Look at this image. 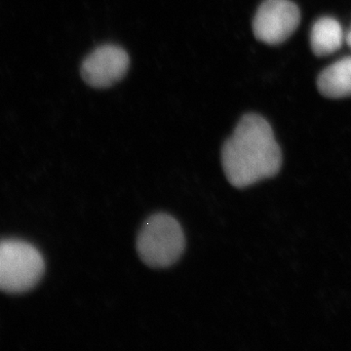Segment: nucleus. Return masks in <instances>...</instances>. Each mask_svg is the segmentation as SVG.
<instances>
[{"mask_svg": "<svg viewBox=\"0 0 351 351\" xmlns=\"http://www.w3.org/2000/svg\"><path fill=\"white\" fill-rule=\"evenodd\" d=\"M221 165L237 189L276 177L282 167V152L267 120L256 113L244 115L221 147Z\"/></svg>", "mask_w": 351, "mask_h": 351, "instance_id": "obj_1", "label": "nucleus"}, {"mask_svg": "<svg viewBox=\"0 0 351 351\" xmlns=\"http://www.w3.org/2000/svg\"><path fill=\"white\" fill-rule=\"evenodd\" d=\"M186 239L177 219L158 213L147 219L138 233L137 251L141 260L154 269L174 265L184 253Z\"/></svg>", "mask_w": 351, "mask_h": 351, "instance_id": "obj_2", "label": "nucleus"}, {"mask_svg": "<svg viewBox=\"0 0 351 351\" xmlns=\"http://www.w3.org/2000/svg\"><path fill=\"white\" fill-rule=\"evenodd\" d=\"M45 263L40 252L20 240L0 241V291L20 294L40 281Z\"/></svg>", "mask_w": 351, "mask_h": 351, "instance_id": "obj_3", "label": "nucleus"}, {"mask_svg": "<svg viewBox=\"0 0 351 351\" xmlns=\"http://www.w3.org/2000/svg\"><path fill=\"white\" fill-rule=\"evenodd\" d=\"M301 21L299 7L290 0H265L253 20L256 38L269 45L290 38Z\"/></svg>", "mask_w": 351, "mask_h": 351, "instance_id": "obj_4", "label": "nucleus"}, {"mask_svg": "<svg viewBox=\"0 0 351 351\" xmlns=\"http://www.w3.org/2000/svg\"><path fill=\"white\" fill-rule=\"evenodd\" d=\"M129 66L130 58L126 50L115 44H104L85 58L80 73L90 86L108 88L124 77Z\"/></svg>", "mask_w": 351, "mask_h": 351, "instance_id": "obj_5", "label": "nucleus"}, {"mask_svg": "<svg viewBox=\"0 0 351 351\" xmlns=\"http://www.w3.org/2000/svg\"><path fill=\"white\" fill-rule=\"evenodd\" d=\"M318 90L330 99L351 96V57L343 58L320 73Z\"/></svg>", "mask_w": 351, "mask_h": 351, "instance_id": "obj_6", "label": "nucleus"}, {"mask_svg": "<svg viewBox=\"0 0 351 351\" xmlns=\"http://www.w3.org/2000/svg\"><path fill=\"white\" fill-rule=\"evenodd\" d=\"M346 36L338 21L322 17L314 23L311 32V45L314 54L323 57L341 49Z\"/></svg>", "mask_w": 351, "mask_h": 351, "instance_id": "obj_7", "label": "nucleus"}, {"mask_svg": "<svg viewBox=\"0 0 351 351\" xmlns=\"http://www.w3.org/2000/svg\"><path fill=\"white\" fill-rule=\"evenodd\" d=\"M346 43H348V45L351 48V27L350 31L348 32V34H346Z\"/></svg>", "mask_w": 351, "mask_h": 351, "instance_id": "obj_8", "label": "nucleus"}]
</instances>
